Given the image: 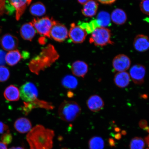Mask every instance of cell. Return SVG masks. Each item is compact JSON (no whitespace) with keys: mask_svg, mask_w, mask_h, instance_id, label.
<instances>
[{"mask_svg":"<svg viewBox=\"0 0 149 149\" xmlns=\"http://www.w3.org/2000/svg\"><path fill=\"white\" fill-rule=\"evenodd\" d=\"M54 136L53 130L38 125L28 133L26 139L31 149H51Z\"/></svg>","mask_w":149,"mask_h":149,"instance_id":"obj_1","label":"cell"},{"mask_svg":"<svg viewBox=\"0 0 149 149\" xmlns=\"http://www.w3.org/2000/svg\"><path fill=\"white\" fill-rule=\"evenodd\" d=\"M59 55L55 48L49 44L43 48L39 55L33 58L29 64L30 70L35 72L36 69L40 70L49 66L58 58Z\"/></svg>","mask_w":149,"mask_h":149,"instance_id":"obj_2","label":"cell"},{"mask_svg":"<svg viewBox=\"0 0 149 149\" xmlns=\"http://www.w3.org/2000/svg\"><path fill=\"white\" fill-rule=\"evenodd\" d=\"M81 107L77 102L65 100L59 107L58 115L61 120L66 122L75 120L81 113Z\"/></svg>","mask_w":149,"mask_h":149,"instance_id":"obj_3","label":"cell"},{"mask_svg":"<svg viewBox=\"0 0 149 149\" xmlns=\"http://www.w3.org/2000/svg\"><path fill=\"white\" fill-rule=\"evenodd\" d=\"M111 37V31L109 29L99 27L92 33L89 41L91 44H93L96 46H103L113 44Z\"/></svg>","mask_w":149,"mask_h":149,"instance_id":"obj_4","label":"cell"},{"mask_svg":"<svg viewBox=\"0 0 149 149\" xmlns=\"http://www.w3.org/2000/svg\"><path fill=\"white\" fill-rule=\"evenodd\" d=\"M55 20L48 17L34 18L31 23L36 31L41 35L50 38V32Z\"/></svg>","mask_w":149,"mask_h":149,"instance_id":"obj_5","label":"cell"},{"mask_svg":"<svg viewBox=\"0 0 149 149\" xmlns=\"http://www.w3.org/2000/svg\"><path fill=\"white\" fill-rule=\"evenodd\" d=\"M20 97L25 102L36 101L38 95V90L34 84L31 82L24 84L20 88Z\"/></svg>","mask_w":149,"mask_h":149,"instance_id":"obj_6","label":"cell"},{"mask_svg":"<svg viewBox=\"0 0 149 149\" xmlns=\"http://www.w3.org/2000/svg\"><path fill=\"white\" fill-rule=\"evenodd\" d=\"M68 31L67 27L59 22L54 21L50 32V38L59 42H64L68 38Z\"/></svg>","mask_w":149,"mask_h":149,"instance_id":"obj_7","label":"cell"},{"mask_svg":"<svg viewBox=\"0 0 149 149\" xmlns=\"http://www.w3.org/2000/svg\"><path fill=\"white\" fill-rule=\"evenodd\" d=\"M69 36L74 43H81L85 40L87 35L86 31L79 26L72 23L70 25Z\"/></svg>","mask_w":149,"mask_h":149,"instance_id":"obj_8","label":"cell"},{"mask_svg":"<svg viewBox=\"0 0 149 149\" xmlns=\"http://www.w3.org/2000/svg\"><path fill=\"white\" fill-rule=\"evenodd\" d=\"M145 74L146 68L143 65H135L130 68V77L136 84L140 85L144 83Z\"/></svg>","mask_w":149,"mask_h":149,"instance_id":"obj_9","label":"cell"},{"mask_svg":"<svg viewBox=\"0 0 149 149\" xmlns=\"http://www.w3.org/2000/svg\"><path fill=\"white\" fill-rule=\"evenodd\" d=\"M113 66L114 70L118 72H125L129 69L131 61L127 56L119 54L116 56L113 61Z\"/></svg>","mask_w":149,"mask_h":149,"instance_id":"obj_10","label":"cell"},{"mask_svg":"<svg viewBox=\"0 0 149 149\" xmlns=\"http://www.w3.org/2000/svg\"><path fill=\"white\" fill-rule=\"evenodd\" d=\"M17 37L10 33H6L1 37L0 43L1 47L6 51H12L16 49L18 45Z\"/></svg>","mask_w":149,"mask_h":149,"instance_id":"obj_11","label":"cell"},{"mask_svg":"<svg viewBox=\"0 0 149 149\" xmlns=\"http://www.w3.org/2000/svg\"><path fill=\"white\" fill-rule=\"evenodd\" d=\"M32 0H9L16 11V18L17 20H20L26 9L30 4Z\"/></svg>","mask_w":149,"mask_h":149,"instance_id":"obj_12","label":"cell"},{"mask_svg":"<svg viewBox=\"0 0 149 149\" xmlns=\"http://www.w3.org/2000/svg\"><path fill=\"white\" fill-rule=\"evenodd\" d=\"M71 70L74 75L84 78L88 72V65L84 61H77L72 63Z\"/></svg>","mask_w":149,"mask_h":149,"instance_id":"obj_13","label":"cell"},{"mask_svg":"<svg viewBox=\"0 0 149 149\" xmlns=\"http://www.w3.org/2000/svg\"><path fill=\"white\" fill-rule=\"evenodd\" d=\"M87 105L89 110L93 112H98L101 110L104 106L103 100L98 95H93L87 101Z\"/></svg>","mask_w":149,"mask_h":149,"instance_id":"obj_14","label":"cell"},{"mask_svg":"<svg viewBox=\"0 0 149 149\" xmlns=\"http://www.w3.org/2000/svg\"><path fill=\"white\" fill-rule=\"evenodd\" d=\"M134 48L140 52L146 51L149 48V38L145 35L140 34L135 37L133 42Z\"/></svg>","mask_w":149,"mask_h":149,"instance_id":"obj_15","label":"cell"},{"mask_svg":"<svg viewBox=\"0 0 149 149\" xmlns=\"http://www.w3.org/2000/svg\"><path fill=\"white\" fill-rule=\"evenodd\" d=\"M14 127L19 133L25 134L29 133L32 129V124L29 119L25 117H21L15 122Z\"/></svg>","mask_w":149,"mask_h":149,"instance_id":"obj_16","label":"cell"},{"mask_svg":"<svg viewBox=\"0 0 149 149\" xmlns=\"http://www.w3.org/2000/svg\"><path fill=\"white\" fill-rule=\"evenodd\" d=\"M20 33L24 40L31 41L36 35V30L31 22L23 24L20 28Z\"/></svg>","mask_w":149,"mask_h":149,"instance_id":"obj_17","label":"cell"},{"mask_svg":"<svg viewBox=\"0 0 149 149\" xmlns=\"http://www.w3.org/2000/svg\"><path fill=\"white\" fill-rule=\"evenodd\" d=\"M130 81V74L126 72H117L115 74L113 79L115 84L121 88H125L128 86Z\"/></svg>","mask_w":149,"mask_h":149,"instance_id":"obj_18","label":"cell"},{"mask_svg":"<svg viewBox=\"0 0 149 149\" xmlns=\"http://www.w3.org/2000/svg\"><path fill=\"white\" fill-rule=\"evenodd\" d=\"M84 5L81 12L84 16L91 17L96 14L98 6L96 1L90 0Z\"/></svg>","mask_w":149,"mask_h":149,"instance_id":"obj_19","label":"cell"},{"mask_svg":"<svg viewBox=\"0 0 149 149\" xmlns=\"http://www.w3.org/2000/svg\"><path fill=\"white\" fill-rule=\"evenodd\" d=\"M3 95L6 99L9 101H17L20 97L19 89L14 85H10L5 89Z\"/></svg>","mask_w":149,"mask_h":149,"instance_id":"obj_20","label":"cell"},{"mask_svg":"<svg viewBox=\"0 0 149 149\" xmlns=\"http://www.w3.org/2000/svg\"><path fill=\"white\" fill-rule=\"evenodd\" d=\"M111 19L113 23L117 25H122L127 20V16L125 12L122 9L116 8L112 12Z\"/></svg>","mask_w":149,"mask_h":149,"instance_id":"obj_21","label":"cell"},{"mask_svg":"<svg viewBox=\"0 0 149 149\" xmlns=\"http://www.w3.org/2000/svg\"><path fill=\"white\" fill-rule=\"evenodd\" d=\"M22 57L21 54L17 49L9 52L6 56V62L9 66H15L21 60Z\"/></svg>","mask_w":149,"mask_h":149,"instance_id":"obj_22","label":"cell"},{"mask_svg":"<svg viewBox=\"0 0 149 149\" xmlns=\"http://www.w3.org/2000/svg\"><path fill=\"white\" fill-rule=\"evenodd\" d=\"M96 20L99 27L106 28L111 24V15L106 11H102L99 13Z\"/></svg>","mask_w":149,"mask_h":149,"instance_id":"obj_23","label":"cell"},{"mask_svg":"<svg viewBox=\"0 0 149 149\" xmlns=\"http://www.w3.org/2000/svg\"><path fill=\"white\" fill-rule=\"evenodd\" d=\"M29 11L33 16L40 17L45 14L46 8L43 3L40 2H37L31 5Z\"/></svg>","mask_w":149,"mask_h":149,"instance_id":"obj_24","label":"cell"},{"mask_svg":"<svg viewBox=\"0 0 149 149\" xmlns=\"http://www.w3.org/2000/svg\"><path fill=\"white\" fill-rule=\"evenodd\" d=\"M61 84L65 88L73 89L77 87L78 84L77 79L71 75H66L63 78Z\"/></svg>","mask_w":149,"mask_h":149,"instance_id":"obj_25","label":"cell"},{"mask_svg":"<svg viewBox=\"0 0 149 149\" xmlns=\"http://www.w3.org/2000/svg\"><path fill=\"white\" fill-rule=\"evenodd\" d=\"M78 26L88 33H92L96 28L99 27L96 19L93 20L88 23L80 21L78 23Z\"/></svg>","mask_w":149,"mask_h":149,"instance_id":"obj_26","label":"cell"},{"mask_svg":"<svg viewBox=\"0 0 149 149\" xmlns=\"http://www.w3.org/2000/svg\"><path fill=\"white\" fill-rule=\"evenodd\" d=\"M88 146L89 149H103L104 141L101 137H93L89 140Z\"/></svg>","mask_w":149,"mask_h":149,"instance_id":"obj_27","label":"cell"},{"mask_svg":"<svg viewBox=\"0 0 149 149\" xmlns=\"http://www.w3.org/2000/svg\"><path fill=\"white\" fill-rule=\"evenodd\" d=\"M145 145L144 141L142 138L136 137L130 141V149H143Z\"/></svg>","mask_w":149,"mask_h":149,"instance_id":"obj_28","label":"cell"},{"mask_svg":"<svg viewBox=\"0 0 149 149\" xmlns=\"http://www.w3.org/2000/svg\"><path fill=\"white\" fill-rule=\"evenodd\" d=\"M10 73L8 69L3 66H0V82H3L8 80Z\"/></svg>","mask_w":149,"mask_h":149,"instance_id":"obj_29","label":"cell"},{"mask_svg":"<svg viewBox=\"0 0 149 149\" xmlns=\"http://www.w3.org/2000/svg\"><path fill=\"white\" fill-rule=\"evenodd\" d=\"M140 7L143 13L149 16V0H143L140 5Z\"/></svg>","mask_w":149,"mask_h":149,"instance_id":"obj_30","label":"cell"},{"mask_svg":"<svg viewBox=\"0 0 149 149\" xmlns=\"http://www.w3.org/2000/svg\"><path fill=\"white\" fill-rule=\"evenodd\" d=\"M12 136L10 133V131L8 130L1 137V142H2L6 145H8L12 142Z\"/></svg>","mask_w":149,"mask_h":149,"instance_id":"obj_31","label":"cell"},{"mask_svg":"<svg viewBox=\"0 0 149 149\" xmlns=\"http://www.w3.org/2000/svg\"><path fill=\"white\" fill-rule=\"evenodd\" d=\"M5 8L6 14L9 15H12L15 11L14 7L11 4L10 2L6 1Z\"/></svg>","mask_w":149,"mask_h":149,"instance_id":"obj_32","label":"cell"},{"mask_svg":"<svg viewBox=\"0 0 149 149\" xmlns=\"http://www.w3.org/2000/svg\"><path fill=\"white\" fill-rule=\"evenodd\" d=\"M6 55L4 51L0 49V66H3L5 64Z\"/></svg>","mask_w":149,"mask_h":149,"instance_id":"obj_33","label":"cell"},{"mask_svg":"<svg viewBox=\"0 0 149 149\" xmlns=\"http://www.w3.org/2000/svg\"><path fill=\"white\" fill-rule=\"evenodd\" d=\"M139 126L140 127L146 130V131L149 132V127L148 126V123L145 120H141L139 122Z\"/></svg>","mask_w":149,"mask_h":149,"instance_id":"obj_34","label":"cell"},{"mask_svg":"<svg viewBox=\"0 0 149 149\" xmlns=\"http://www.w3.org/2000/svg\"><path fill=\"white\" fill-rule=\"evenodd\" d=\"M8 130V126L3 123L0 122V134H3Z\"/></svg>","mask_w":149,"mask_h":149,"instance_id":"obj_35","label":"cell"},{"mask_svg":"<svg viewBox=\"0 0 149 149\" xmlns=\"http://www.w3.org/2000/svg\"><path fill=\"white\" fill-rule=\"evenodd\" d=\"M100 3L104 4H111L114 3L116 0H97Z\"/></svg>","mask_w":149,"mask_h":149,"instance_id":"obj_36","label":"cell"},{"mask_svg":"<svg viewBox=\"0 0 149 149\" xmlns=\"http://www.w3.org/2000/svg\"><path fill=\"white\" fill-rule=\"evenodd\" d=\"M0 149H8L7 145L4 144L1 141H0Z\"/></svg>","mask_w":149,"mask_h":149,"instance_id":"obj_37","label":"cell"},{"mask_svg":"<svg viewBox=\"0 0 149 149\" xmlns=\"http://www.w3.org/2000/svg\"><path fill=\"white\" fill-rule=\"evenodd\" d=\"M90 0H77L78 2L82 5H84L85 3Z\"/></svg>","mask_w":149,"mask_h":149,"instance_id":"obj_38","label":"cell"},{"mask_svg":"<svg viewBox=\"0 0 149 149\" xmlns=\"http://www.w3.org/2000/svg\"><path fill=\"white\" fill-rule=\"evenodd\" d=\"M145 141H146V144L148 145L149 149V135L147 136L145 139Z\"/></svg>","mask_w":149,"mask_h":149,"instance_id":"obj_39","label":"cell"},{"mask_svg":"<svg viewBox=\"0 0 149 149\" xmlns=\"http://www.w3.org/2000/svg\"><path fill=\"white\" fill-rule=\"evenodd\" d=\"M9 149H25L23 147H12Z\"/></svg>","mask_w":149,"mask_h":149,"instance_id":"obj_40","label":"cell"},{"mask_svg":"<svg viewBox=\"0 0 149 149\" xmlns=\"http://www.w3.org/2000/svg\"><path fill=\"white\" fill-rule=\"evenodd\" d=\"M62 149H67L66 148H63Z\"/></svg>","mask_w":149,"mask_h":149,"instance_id":"obj_41","label":"cell"},{"mask_svg":"<svg viewBox=\"0 0 149 149\" xmlns=\"http://www.w3.org/2000/svg\"><path fill=\"white\" fill-rule=\"evenodd\" d=\"M1 29H0V33H1Z\"/></svg>","mask_w":149,"mask_h":149,"instance_id":"obj_42","label":"cell"},{"mask_svg":"<svg viewBox=\"0 0 149 149\" xmlns=\"http://www.w3.org/2000/svg\"><path fill=\"white\" fill-rule=\"evenodd\" d=\"M1 1H2V0H0V2H1Z\"/></svg>","mask_w":149,"mask_h":149,"instance_id":"obj_43","label":"cell"},{"mask_svg":"<svg viewBox=\"0 0 149 149\" xmlns=\"http://www.w3.org/2000/svg\"><path fill=\"white\" fill-rule=\"evenodd\" d=\"M142 1H143V0H142Z\"/></svg>","mask_w":149,"mask_h":149,"instance_id":"obj_44","label":"cell"},{"mask_svg":"<svg viewBox=\"0 0 149 149\" xmlns=\"http://www.w3.org/2000/svg\"></svg>","mask_w":149,"mask_h":149,"instance_id":"obj_45","label":"cell"}]
</instances>
